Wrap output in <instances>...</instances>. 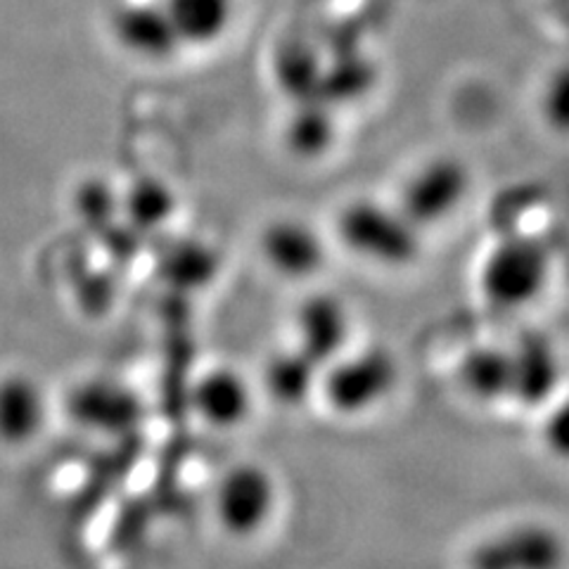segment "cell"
Here are the masks:
<instances>
[{
	"label": "cell",
	"mask_w": 569,
	"mask_h": 569,
	"mask_svg": "<svg viewBox=\"0 0 569 569\" xmlns=\"http://www.w3.org/2000/svg\"><path fill=\"white\" fill-rule=\"evenodd\" d=\"M553 278L550 249L527 236H510L487 249L477 269V290L498 311H525L546 295Z\"/></svg>",
	"instance_id": "6da1fadb"
},
{
	"label": "cell",
	"mask_w": 569,
	"mask_h": 569,
	"mask_svg": "<svg viewBox=\"0 0 569 569\" xmlns=\"http://www.w3.org/2000/svg\"><path fill=\"white\" fill-rule=\"evenodd\" d=\"M401 366L395 351L382 345L347 349L323 368L318 387V399L335 416L361 418L391 399L399 389Z\"/></svg>",
	"instance_id": "7a4b0ae2"
},
{
	"label": "cell",
	"mask_w": 569,
	"mask_h": 569,
	"mask_svg": "<svg viewBox=\"0 0 569 569\" xmlns=\"http://www.w3.org/2000/svg\"><path fill=\"white\" fill-rule=\"evenodd\" d=\"M335 233L349 254L385 269L416 263L422 249V230L399 207L372 200L347 204L337 213Z\"/></svg>",
	"instance_id": "3957f363"
},
{
	"label": "cell",
	"mask_w": 569,
	"mask_h": 569,
	"mask_svg": "<svg viewBox=\"0 0 569 569\" xmlns=\"http://www.w3.org/2000/svg\"><path fill=\"white\" fill-rule=\"evenodd\" d=\"M280 508L278 477L259 460L228 466L211 491L213 522L233 541H252L271 527Z\"/></svg>",
	"instance_id": "277c9868"
},
{
	"label": "cell",
	"mask_w": 569,
	"mask_h": 569,
	"mask_svg": "<svg viewBox=\"0 0 569 569\" xmlns=\"http://www.w3.org/2000/svg\"><path fill=\"white\" fill-rule=\"evenodd\" d=\"M468 569H569V539L543 520L512 522L468 550Z\"/></svg>",
	"instance_id": "5b68a950"
},
{
	"label": "cell",
	"mask_w": 569,
	"mask_h": 569,
	"mask_svg": "<svg viewBox=\"0 0 569 569\" xmlns=\"http://www.w3.org/2000/svg\"><path fill=\"white\" fill-rule=\"evenodd\" d=\"M510 403L525 411H543L562 391L565 361L558 345L539 330H529L508 345Z\"/></svg>",
	"instance_id": "8992f818"
},
{
	"label": "cell",
	"mask_w": 569,
	"mask_h": 569,
	"mask_svg": "<svg viewBox=\"0 0 569 569\" xmlns=\"http://www.w3.org/2000/svg\"><path fill=\"white\" fill-rule=\"evenodd\" d=\"M259 257L282 280L305 282L326 269L330 249L318 228L295 217L266 223L259 233Z\"/></svg>",
	"instance_id": "52a82bcc"
},
{
	"label": "cell",
	"mask_w": 569,
	"mask_h": 569,
	"mask_svg": "<svg viewBox=\"0 0 569 569\" xmlns=\"http://www.w3.org/2000/svg\"><path fill=\"white\" fill-rule=\"evenodd\" d=\"M470 190V176L453 159H435L408 178L397 207L422 233L449 221Z\"/></svg>",
	"instance_id": "ba28073f"
},
{
	"label": "cell",
	"mask_w": 569,
	"mask_h": 569,
	"mask_svg": "<svg viewBox=\"0 0 569 569\" xmlns=\"http://www.w3.org/2000/svg\"><path fill=\"white\" fill-rule=\"evenodd\" d=\"M67 416L98 435H123L142 418L136 391L117 378L91 376L74 382L67 395Z\"/></svg>",
	"instance_id": "9c48e42d"
},
{
	"label": "cell",
	"mask_w": 569,
	"mask_h": 569,
	"mask_svg": "<svg viewBox=\"0 0 569 569\" xmlns=\"http://www.w3.org/2000/svg\"><path fill=\"white\" fill-rule=\"evenodd\" d=\"M292 335V345L326 368L351 347V309L342 297L332 292H311L295 309Z\"/></svg>",
	"instance_id": "30bf717a"
},
{
	"label": "cell",
	"mask_w": 569,
	"mask_h": 569,
	"mask_svg": "<svg viewBox=\"0 0 569 569\" xmlns=\"http://www.w3.org/2000/svg\"><path fill=\"white\" fill-rule=\"evenodd\" d=\"M190 408L209 430L233 432L254 416L257 391L238 368L213 366L192 382Z\"/></svg>",
	"instance_id": "8fae6325"
},
{
	"label": "cell",
	"mask_w": 569,
	"mask_h": 569,
	"mask_svg": "<svg viewBox=\"0 0 569 569\" xmlns=\"http://www.w3.org/2000/svg\"><path fill=\"white\" fill-rule=\"evenodd\" d=\"M50 422V397L31 372L0 376V447L22 451L33 447Z\"/></svg>",
	"instance_id": "7c38bea8"
},
{
	"label": "cell",
	"mask_w": 569,
	"mask_h": 569,
	"mask_svg": "<svg viewBox=\"0 0 569 569\" xmlns=\"http://www.w3.org/2000/svg\"><path fill=\"white\" fill-rule=\"evenodd\" d=\"M456 382L462 395L479 406L510 403L508 345H475L456 363Z\"/></svg>",
	"instance_id": "4fadbf2b"
},
{
	"label": "cell",
	"mask_w": 569,
	"mask_h": 569,
	"mask_svg": "<svg viewBox=\"0 0 569 569\" xmlns=\"http://www.w3.org/2000/svg\"><path fill=\"white\" fill-rule=\"evenodd\" d=\"M323 366L295 345L273 351L261 368V389L280 408H301L318 397Z\"/></svg>",
	"instance_id": "5bb4252c"
},
{
	"label": "cell",
	"mask_w": 569,
	"mask_h": 569,
	"mask_svg": "<svg viewBox=\"0 0 569 569\" xmlns=\"http://www.w3.org/2000/svg\"><path fill=\"white\" fill-rule=\"evenodd\" d=\"M221 259L217 249L207 244H178L171 247L162 259L164 278L176 288L198 290L217 278Z\"/></svg>",
	"instance_id": "9a60e30c"
},
{
	"label": "cell",
	"mask_w": 569,
	"mask_h": 569,
	"mask_svg": "<svg viewBox=\"0 0 569 569\" xmlns=\"http://www.w3.org/2000/svg\"><path fill=\"white\" fill-rule=\"evenodd\" d=\"M539 413V441L543 451L560 462H569V391L562 389Z\"/></svg>",
	"instance_id": "2e32d148"
}]
</instances>
